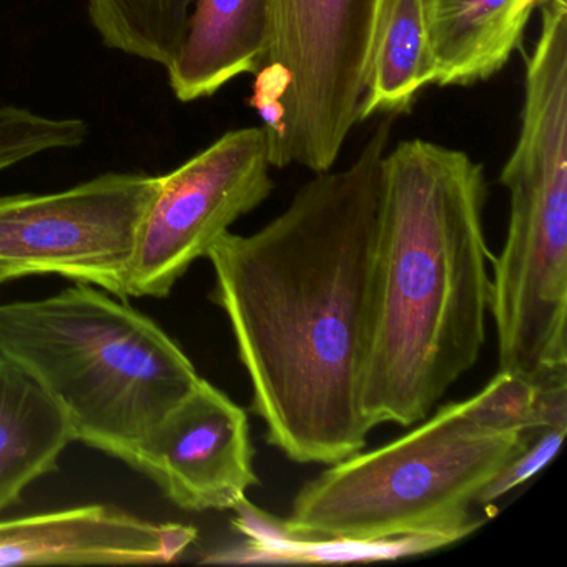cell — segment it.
I'll return each mask as SVG.
<instances>
[{
	"instance_id": "cell-1",
	"label": "cell",
	"mask_w": 567,
	"mask_h": 567,
	"mask_svg": "<svg viewBox=\"0 0 567 567\" xmlns=\"http://www.w3.org/2000/svg\"><path fill=\"white\" fill-rule=\"evenodd\" d=\"M393 122L388 115L344 171L315 174L270 224L227 231L207 255L251 411L293 463L333 464L367 446L361 393Z\"/></svg>"
},
{
	"instance_id": "cell-7",
	"label": "cell",
	"mask_w": 567,
	"mask_h": 567,
	"mask_svg": "<svg viewBox=\"0 0 567 567\" xmlns=\"http://www.w3.org/2000/svg\"><path fill=\"white\" fill-rule=\"evenodd\" d=\"M157 188L154 175L105 174L55 194L0 197V287L55 275L125 300Z\"/></svg>"
},
{
	"instance_id": "cell-8",
	"label": "cell",
	"mask_w": 567,
	"mask_h": 567,
	"mask_svg": "<svg viewBox=\"0 0 567 567\" xmlns=\"http://www.w3.org/2000/svg\"><path fill=\"white\" fill-rule=\"evenodd\" d=\"M265 128L227 132L167 175H158L125 297L167 298L192 265L274 190Z\"/></svg>"
},
{
	"instance_id": "cell-3",
	"label": "cell",
	"mask_w": 567,
	"mask_h": 567,
	"mask_svg": "<svg viewBox=\"0 0 567 567\" xmlns=\"http://www.w3.org/2000/svg\"><path fill=\"white\" fill-rule=\"evenodd\" d=\"M109 295L75 284L0 305V353L59 404L72 440L132 464L200 377L161 324Z\"/></svg>"
},
{
	"instance_id": "cell-14",
	"label": "cell",
	"mask_w": 567,
	"mask_h": 567,
	"mask_svg": "<svg viewBox=\"0 0 567 567\" xmlns=\"http://www.w3.org/2000/svg\"><path fill=\"white\" fill-rule=\"evenodd\" d=\"M426 28V0H383L368 65L360 122L377 114H404L434 84Z\"/></svg>"
},
{
	"instance_id": "cell-15",
	"label": "cell",
	"mask_w": 567,
	"mask_h": 567,
	"mask_svg": "<svg viewBox=\"0 0 567 567\" xmlns=\"http://www.w3.org/2000/svg\"><path fill=\"white\" fill-rule=\"evenodd\" d=\"M234 526L244 534L245 543L230 549L208 554L204 563H347V560L396 559L430 553L447 546L437 537H398V539L357 543L331 537L303 536L291 533L284 519L271 516L248 499L237 507Z\"/></svg>"
},
{
	"instance_id": "cell-11",
	"label": "cell",
	"mask_w": 567,
	"mask_h": 567,
	"mask_svg": "<svg viewBox=\"0 0 567 567\" xmlns=\"http://www.w3.org/2000/svg\"><path fill=\"white\" fill-rule=\"evenodd\" d=\"M268 14L270 0H194L181 51L167 69L175 97L200 101L254 75L267 49Z\"/></svg>"
},
{
	"instance_id": "cell-17",
	"label": "cell",
	"mask_w": 567,
	"mask_h": 567,
	"mask_svg": "<svg viewBox=\"0 0 567 567\" xmlns=\"http://www.w3.org/2000/svg\"><path fill=\"white\" fill-rule=\"evenodd\" d=\"M87 134L82 118L45 117L14 105L0 107V172L38 155L81 147Z\"/></svg>"
},
{
	"instance_id": "cell-18",
	"label": "cell",
	"mask_w": 567,
	"mask_h": 567,
	"mask_svg": "<svg viewBox=\"0 0 567 567\" xmlns=\"http://www.w3.org/2000/svg\"><path fill=\"white\" fill-rule=\"evenodd\" d=\"M567 423H546L524 431L523 444L514 454L513 460L501 470V473L484 487L477 497L481 506H489L499 497L506 496L514 487L529 481L546 466L559 451L566 436Z\"/></svg>"
},
{
	"instance_id": "cell-10",
	"label": "cell",
	"mask_w": 567,
	"mask_h": 567,
	"mask_svg": "<svg viewBox=\"0 0 567 567\" xmlns=\"http://www.w3.org/2000/svg\"><path fill=\"white\" fill-rule=\"evenodd\" d=\"M194 526L155 523L111 504L0 520V566L167 564L197 539Z\"/></svg>"
},
{
	"instance_id": "cell-5",
	"label": "cell",
	"mask_w": 567,
	"mask_h": 567,
	"mask_svg": "<svg viewBox=\"0 0 567 567\" xmlns=\"http://www.w3.org/2000/svg\"><path fill=\"white\" fill-rule=\"evenodd\" d=\"M509 192L489 313L503 371L539 384L567 374V58L526 61L519 137L499 177Z\"/></svg>"
},
{
	"instance_id": "cell-13",
	"label": "cell",
	"mask_w": 567,
	"mask_h": 567,
	"mask_svg": "<svg viewBox=\"0 0 567 567\" xmlns=\"http://www.w3.org/2000/svg\"><path fill=\"white\" fill-rule=\"evenodd\" d=\"M68 417L44 388L0 353V511L58 471L72 443Z\"/></svg>"
},
{
	"instance_id": "cell-4",
	"label": "cell",
	"mask_w": 567,
	"mask_h": 567,
	"mask_svg": "<svg viewBox=\"0 0 567 567\" xmlns=\"http://www.w3.org/2000/svg\"><path fill=\"white\" fill-rule=\"evenodd\" d=\"M404 436L328 464L301 487L284 519L291 533L377 543L398 537L464 539L481 526L471 507L513 460L523 434L497 433L444 404Z\"/></svg>"
},
{
	"instance_id": "cell-2",
	"label": "cell",
	"mask_w": 567,
	"mask_h": 567,
	"mask_svg": "<svg viewBox=\"0 0 567 567\" xmlns=\"http://www.w3.org/2000/svg\"><path fill=\"white\" fill-rule=\"evenodd\" d=\"M486 198L483 165L466 152L413 138L384 155L361 393L371 430L420 423L480 360L494 257Z\"/></svg>"
},
{
	"instance_id": "cell-9",
	"label": "cell",
	"mask_w": 567,
	"mask_h": 567,
	"mask_svg": "<svg viewBox=\"0 0 567 567\" xmlns=\"http://www.w3.org/2000/svg\"><path fill=\"white\" fill-rule=\"evenodd\" d=\"M254 454L247 411L200 378L148 434L131 466L175 506L202 513L235 509L260 484Z\"/></svg>"
},
{
	"instance_id": "cell-6",
	"label": "cell",
	"mask_w": 567,
	"mask_h": 567,
	"mask_svg": "<svg viewBox=\"0 0 567 567\" xmlns=\"http://www.w3.org/2000/svg\"><path fill=\"white\" fill-rule=\"evenodd\" d=\"M383 0H270L251 107L271 167L328 172L360 122Z\"/></svg>"
},
{
	"instance_id": "cell-12",
	"label": "cell",
	"mask_w": 567,
	"mask_h": 567,
	"mask_svg": "<svg viewBox=\"0 0 567 567\" xmlns=\"http://www.w3.org/2000/svg\"><path fill=\"white\" fill-rule=\"evenodd\" d=\"M543 0H426L434 84L467 87L509 62Z\"/></svg>"
},
{
	"instance_id": "cell-16",
	"label": "cell",
	"mask_w": 567,
	"mask_h": 567,
	"mask_svg": "<svg viewBox=\"0 0 567 567\" xmlns=\"http://www.w3.org/2000/svg\"><path fill=\"white\" fill-rule=\"evenodd\" d=\"M194 0H89L104 44L131 58L171 68L181 51Z\"/></svg>"
}]
</instances>
